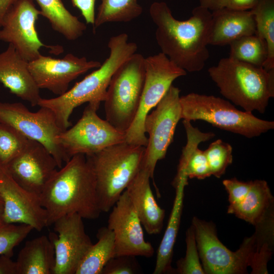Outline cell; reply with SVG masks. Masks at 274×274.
Masks as SVG:
<instances>
[{"label": "cell", "mask_w": 274, "mask_h": 274, "mask_svg": "<svg viewBox=\"0 0 274 274\" xmlns=\"http://www.w3.org/2000/svg\"><path fill=\"white\" fill-rule=\"evenodd\" d=\"M40 15L33 0H18L7 11L0 28V41L12 44L28 62L38 58L43 47L56 54L63 52L61 46L48 45L41 41L36 27Z\"/></svg>", "instance_id": "4fadbf2b"}, {"label": "cell", "mask_w": 274, "mask_h": 274, "mask_svg": "<svg viewBox=\"0 0 274 274\" xmlns=\"http://www.w3.org/2000/svg\"><path fill=\"white\" fill-rule=\"evenodd\" d=\"M209 45L223 46L244 36L256 33L251 10L223 9L212 11Z\"/></svg>", "instance_id": "44dd1931"}, {"label": "cell", "mask_w": 274, "mask_h": 274, "mask_svg": "<svg viewBox=\"0 0 274 274\" xmlns=\"http://www.w3.org/2000/svg\"><path fill=\"white\" fill-rule=\"evenodd\" d=\"M26 224H0V255L12 257L13 249L33 230Z\"/></svg>", "instance_id": "d6a6232c"}, {"label": "cell", "mask_w": 274, "mask_h": 274, "mask_svg": "<svg viewBox=\"0 0 274 274\" xmlns=\"http://www.w3.org/2000/svg\"><path fill=\"white\" fill-rule=\"evenodd\" d=\"M253 181L243 182L236 178L226 179L222 183L228 194L229 206H233L242 202L249 192Z\"/></svg>", "instance_id": "d590c367"}, {"label": "cell", "mask_w": 274, "mask_h": 274, "mask_svg": "<svg viewBox=\"0 0 274 274\" xmlns=\"http://www.w3.org/2000/svg\"><path fill=\"white\" fill-rule=\"evenodd\" d=\"M181 118L206 121L214 126L247 138L274 128V122L237 109L229 101L214 95L190 93L180 96Z\"/></svg>", "instance_id": "8992f818"}, {"label": "cell", "mask_w": 274, "mask_h": 274, "mask_svg": "<svg viewBox=\"0 0 274 274\" xmlns=\"http://www.w3.org/2000/svg\"><path fill=\"white\" fill-rule=\"evenodd\" d=\"M108 46L109 55L99 67L64 93L54 98L41 97L39 100L38 106L51 110L63 130L71 126L69 119L75 108L86 102L100 105L104 101L113 74L138 49L135 43L128 41L125 33L111 37Z\"/></svg>", "instance_id": "3957f363"}, {"label": "cell", "mask_w": 274, "mask_h": 274, "mask_svg": "<svg viewBox=\"0 0 274 274\" xmlns=\"http://www.w3.org/2000/svg\"><path fill=\"white\" fill-rule=\"evenodd\" d=\"M95 14L94 29L112 22H128L143 12L137 0H100Z\"/></svg>", "instance_id": "83f0119b"}, {"label": "cell", "mask_w": 274, "mask_h": 274, "mask_svg": "<svg viewBox=\"0 0 274 274\" xmlns=\"http://www.w3.org/2000/svg\"><path fill=\"white\" fill-rule=\"evenodd\" d=\"M229 46V57L234 59L262 67L267 60L266 43L256 33L240 38Z\"/></svg>", "instance_id": "f546056e"}, {"label": "cell", "mask_w": 274, "mask_h": 274, "mask_svg": "<svg viewBox=\"0 0 274 274\" xmlns=\"http://www.w3.org/2000/svg\"><path fill=\"white\" fill-rule=\"evenodd\" d=\"M111 210L107 227L114 235V256L152 257L154 248L145 240L142 225L125 190Z\"/></svg>", "instance_id": "9a60e30c"}, {"label": "cell", "mask_w": 274, "mask_h": 274, "mask_svg": "<svg viewBox=\"0 0 274 274\" xmlns=\"http://www.w3.org/2000/svg\"><path fill=\"white\" fill-rule=\"evenodd\" d=\"M18 0H0V27L4 18L10 8Z\"/></svg>", "instance_id": "ab89813d"}, {"label": "cell", "mask_w": 274, "mask_h": 274, "mask_svg": "<svg viewBox=\"0 0 274 274\" xmlns=\"http://www.w3.org/2000/svg\"><path fill=\"white\" fill-rule=\"evenodd\" d=\"M0 122L14 128L28 139L42 144L53 156L59 168L69 160L57 141V136L64 130L49 109L40 107L32 112L21 102H0Z\"/></svg>", "instance_id": "7c38bea8"}, {"label": "cell", "mask_w": 274, "mask_h": 274, "mask_svg": "<svg viewBox=\"0 0 274 274\" xmlns=\"http://www.w3.org/2000/svg\"><path fill=\"white\" fill-rule=\"evenodd\" d=\"M28 141L14 128L0 122V164L6 166L24 150Z\"/></svg>", "instance_id": "4dcf8cb0"}, {"label": "cell", "mask_w": 274, "mask_h": 274, "mask_svg": "<svg viewBox=\"0 0 274 274\" xmlns=\"http://www.w3.org/2000/svg\"><path fill=\"white\" fill-rule=\"evenodd\" d=\"M186 251L184 257L177 262L176 272L179 274H205L198 252L193 226L187 229L186 234Z\"/></svg>", "instance_id": "836d02e7"}, {"label": "cell", "mask_w": 274, "mask_h": 274, "mask_svg": "<svg viewBox=\"0 0 274 274\" xmlns=\"http://www.w3.org/2000/svg\"><path fill=\"white\" fill-rule=\"evenodd\" d=\"M145 78L136 117L126 131L125 142L146 147L147 137L144 130L145 119L165 94L173 82L187 72L162 52L145 58Z\"/></svg>", "instance_id": "9c48e42d"}, {"label": "cell", "mask_w": 274, "mask_h": 274, "mask_svg": "<svg viewBox=\"0 0 274 274\" xmlns=\"http://www.w3.org/2000/svg\"><path fill=\"white\" fill-rule=\"evenodd\" d=\"M150 179L148 170L141 166L125 191L146 231L150 234H156L162 229L165 210L155 199Z\"/></svg>", "instance_id": "ffe728a7"}, {"label": "cell", "mask_w": 274, "mask_h": 274, "mask_svg": "<svg viewBox=\"0 0 274 274\" xmlns=\"http://www.w3.org/2000/svg\"><path fill=\"white\" fill-rule=\"evenodd\" d=\"M258 0H199V6L210 11L227 9L250 10Z\"/></svg>", "instance_id": "8d00e7d4"}, {"label": "cell", "mask_w": 274, "mask_h": 274, "mask_svg": "<svg viewBox=\"0 0 274 274\" xmlns=\"http://www.w3.org/2000/svg\"><path fill=\"white\" fill-rule=\"evenodd\" d=\"M99 106L88 104L78 122L57 136V143L69 160L75 155L91 154L125 141V132L98 116Z\"/></svg>", "instance_id": "8fae6325"}, {"label": "cell", "mask_w": 274, "mask_h": 274, "mask_svg": "<svg viewBox=\"0 0 274 274\" xmlns=\"http://www.w3.org/2000/svg\"><path fill=\"white\" fill-rule=\"evenodd\" d=\"M273 197L267 182L256 180L253 181L244 199L237 204L228 206L227 213L256 227L273 218Z\"/></svg>", "instance_id": "cb8c5ba5"}, {"label": "cell", "mask_w": 274, "mask_h": 274, "mask_svg": "<svg viewBox=\"0 0 274 274\" xmlns=\"http://www.w3.org/2000/svg\"><path fill=\"white\" fill-rule=\"evenodd\" d=\"M83 218L68 214L53 223L55 232H50L55 251L53 274H75L84 256L93 244L86 233Z\"/></svg>", "instance_id": "5bb4252c"}, {"label": "cell", "mask_w": 274, "mask_h": 274, "mask_svg": "<svg viewBox=\"0 0 274 274\" xmlns=\"http://www.w3.org/2000/svg\"><path fill=\"white\" fill-rule=\"evenodd\" d=\"M40 7L41 15L49 22L54 30L66 40L75 41L86 29V24L73 15L61 0H33Z\"/></svg>", "instance_id": "484cf974"}, {"label": "cell", "mask_w": 274, "mask_h": 274, "mask_svg": "<svg viewBox=\"0 0 274 274\" xmlns=\"http://www.w3.org/2000/svg\"><path fill=\"white\" fill-rule=\"evenodd\" d=\"M188 178L185 175L176 174L173 185L176 195L167 225L157 250L154 274L172 272V260L174 248L178 233L183 208L184 190Z\"/></svg>", "instance_id": "7402d4cb"}, {"label": "cell", "mask_w": 274, "mask_h": 274, "mask_svg": "<svg viewBox=\"0 0 274 274\" xmlns=\"http://www.w3.org/2000/svg\"><path fill=\"white\" fill-rule=\"evenodd\" d=\"M0 82L10 91L31 106H38L41 98L28 68V62L9 44L4 51L0 53Z\"/></svg>", "instance_id": "d6986e66"}, {"label": "cell", "mask_w": 274, "mask_h": 274, "mask_svg": "<svg viewBox=\"0 0 274 274\" xmlns=\"http://www.w3.org/2000/svg\"><path fill=\"white\" fill-rule=\"evenodd\" d=\"M183 123L187 142L182 149L177 173L185 175L188 179H204L211 175L204 151L201 150L198 146L213 138L215 134L212 132L201 131L192 126L190 121L183 120Z\"/></svg>", "instance_id": "603a6c76"}, {"label": "cell", "mask_w": 274, "mask_h": 274, "mask_svg": "<svg viewBox=\"0 0 274 274\" xmlns=\"http://www.w3.org/2000/svg\"><path fill=\"white\" fill-rule=\"evenodd\" d=\"M145 149L125 141L85 155L95 175L101 212L111 210L139 171Z\"/></svg>", "instance_id": "5b68a950"}, {"label": "cell", "mask_w": 274, "mask_h": 274, "mask_svg": "<svg viewBox=\"0 0 274 274\" xmlns=\"http://www.w3.org/2000/svg\"><path fill=\"white\" fill-rule=\"evenodd\" d=\"M256 23V34L264 39L268 49L263 67L274 70V0H258L250 10Z\"/></svg>", "instance_id": "f1b7e54d"}, {"label": "cell", "mask_w": 274, "mask_h": 274, "mask_svg": "<svg viewBox=\"0 0 274 274\" xmlns=\"http://www.w3.org/2000/svg\"><path fill=\"white\" fill-rule=\"evenodd\" d=\"M208 73L220 93L246 112L264 113L274 96V70L228 57L210 67Z\"/></svg>", "instance_id": "277c9868"}, {"label": "cell", "mask_w": 274, "mask_h": 274, "mask_svg": "<svg viewBox=\"0 0 274 274\" xmlns=\"http://www.w3.org/2000/svg\"><path fill=\"white\" fill-rule=\"evenodd\" d=\"M74 7L81 12L86 23L93 26L95 21L96 0H71Z\"/></svg>", "instance_id": "74e56055"}, {"label": "cell", "mask_w": 274, "mask_h": 274, "mask_svg": "<svg viewBox=\"0 0 274 274\" xmlns=\"http://www.w3.org/2000/svg\"><path fill=\"white\" fill-rule=\"evenodd\" d=\"M197 248L206 274H245L261 244L255 232L239 248L230 251L219 239L215 224L194 217L192 220Z\"/></svg>", "instance_id": "ba28073f"}, {"label": "cell", "mask_w": 274, "mask_h": 274, "mask_svg": "<svg viewBox=\"0 0 274 274\" xmlns=\"http://www.w3.org/2000/svg\"><path fill=\"white\" fill-rule=\"evenodd\" d=\"M97 242L92 244L81 261L75 274H101L109 260L115 256L114 235L107 226L100 228Z\"/></svg>", "instance_id": "4316f807"}, {"label": "cell", "mask_w": 274, "mask_h": 274, "mask_svg": "<svg viewBox=\"0 0 274 274\" xmlns=\"http://www.w3.org/2000/svg\"><path fill=\"white\" fill-rule=\"evenodd\" d=\"M180 93L179 88L172 85L144 120V130L148 137L141 166L148 170L151 179L157 162L165 157L182 119Z\"/></svg>", "instance_id": "30bf717a"}, {"label": "cell", "mask_w": 274, "mask_h": 274, "mask_svg": "<svg viewBox=\"0 0 274 274\" xmlns=\"http://www.w3.org/2000/svg\"><path fill=\"white\" fill-rule=\"evenodd\" d=\"M3 214H4V201L0 195V224L4 223L3 220Z\"/></svg>", "instance_id": "60d3db41"}, {"label": "cell", "mask_w": 274, "mask_h": 274, "mask_svg": "<svg viewBox=\"0 0 274 274\" xmlns=\"http://www.w3.org/2000/svg\"><path fill=\"white\" fill-rule=\"evenodd\" d=\"M145 58L134 53L113 74L104 100L106 120L125 132L139 108L145 78Z\"/></svg>", "instance_id": "52a82bcc"}, {"label": "cell", "mask_w": 274, "mask_h": 274, "mask_svg": "<svg viewBox=\"0 0 274 274\" xmlns=\"http://www.w3.org/2000/svg\"><path fill=\"white\" fill-rule=\"evenodd\" d=\"M211 175L220 178L232 163V147L228 143L218 139L204 151Z\"/></svg>", "instance_id": "1f68e13d"}, {"label": "cell", "mask_w": 274, "mask_h": 274, "mask_svg": "<svg viewBox=\"0 0 274 274\" xmlns=\"http://www.w3.org/2000/svg\"><path fill=\"white\" fill-rule=\"evenodd\" d=\"M47 214V227L62 216L76 213L96 219L99 206L95 175L85 155L72 156L50 179L39 196Z\"/></svg>", "instance_id": "7a4b0ae2"}, {"label": "cell", "mask_w": 274, "mask_h": 274, "mask_svg": "<svg viewBox=\"0 0 274 274\" xmlns=\"http://www.w3.org/2000/svg\"><path fill=\"white\" fill-rule=\"evenodd\" d=\"M0 195L4 201V223L26 224L39 231L47 227V214L39 196L21 187L1 164Z\"/></svg>", "instance_id": "e0dca14e"}, {"label": "cell", "mask_w": 274, "mask_h": 274, "mask_svg": "<svg viewBox=\"0 0 274 274\" xmlns=\"http://www.w3.org/2000/svg\"><path fill=\"white\" fill-rule=\"evenodd\" d=\"M101 64L72 53L61 58L41 54L28 62V68L40 89H47L59 96L68 90L72 81L90 70L99 67Z\"/></svg>", "instance_id": "2e32d148"}, {"label": "cell", "mask_w": 274, "mask_h": 274, "mask_svg": "<svg viewBox=\"0 0 274 274\" xmlns=\"http://www.w3.org/2000/svg\"><path fill=\"white\" fill-rule=\"evenodd\" d=\"M156 26L155 39L161 52L186 72L202 70L209 58L208 49L212 13L200 6L185 20L175 18L164 2H155L149 8Z\"/></svg>", "instance_id": "6da1fadb"}, {"label": "cell", "mask_w": 274, "mask_h": 274, "mask_svg": "<svg viewBox=\"0 0 274 274\" xmlns=\"http://www.w3.org/2000/svg\"><path fill=\"white\" fill-rule=\"evenodd\" d=\"M0 274H16L15 262L11 257L0 255Z\"/></svg>", "instance_id": "f35d334b"}, {"label": "cell", "mask_w": 274, "mask_h": 274, "mask_svg": "<svg viewBox=\"0 0 274 274\" xmlns=\"http://www.w3.org/2000/svg\"><path fill=\"white\" fill-rule=\"evenodd\" d=\"M15 262L16 274H53L55 256L52 241L42 235L27 241Z\"/></svg>", "instance_id": "d4e9b609"}, {"label": "cell", "mask_w": 274, "mask_h": 274, "mask_svg": "<svg viewBox=\"0 0 274 274\" xmlns=\"http://www.w3.org/2000/svg\"><path fill=\"white\" fill-rule=\"evenodd\" d=\"M139 271V265L135 256L120 255L111 258L101 274H134Z\"/></svg>", "instance_id": "e575fe53"}, {"label": "cell", "mask_w": 274, "mask_h": 274, "mask_svg": "<svg viewBox=\"0 0 274 274\" xmlns=\"http://www.w3.org/2000/svg\"><path fill=\"white\" fill-rule=\"evenodd\" d=\"M5 166L18 184L38 196L58 167L48 150L29 139L24 150Z\"/></svg>", "instance_id": "ac0fdd59"}]
</instances>
